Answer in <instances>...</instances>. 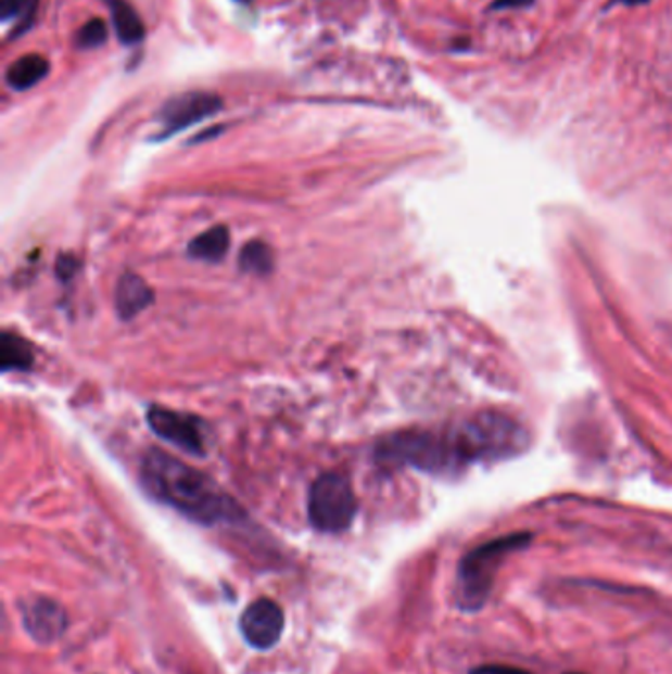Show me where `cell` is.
Returning a JSON list of instances; mask_svg holds the SVG:
<instances>
[{
    "label": "cell",
    "instance_id": "16",
    "mask_svg": "<svg viewBox=\"0 0 672 674\" xmlns=\"http://www.w3.org/2000/svg\"><path fill=\"white\" fill-rule=\"evenodd\" d=\"M107 24L101 18H93V21L84 24L75 34V48L93 50V48H99V46L107 42Z\"/></svg>",
    "mask_w": 672,
    "mask_h": 674
},
{
    "label": "cell",
    "instance_id": "3",
    "mask_svg": "<svg viewBox=\"0 0 672 674\" xmlns=\"http://www.w3.org/2000/svg\"><path fill=\"white\" fill-rule=\"evenodd\" d=\"M531 541H533L531 533H512L476 546L468 555H464L459 560L454 592L459 610L468 613L480 611L490 599L495 574L505 562V558L517 550H523Z\"/></svg>",
    "mask_w": 672,
    "mask_h": 674
},
{
    "label": "cell",
    "instance_id": "2",
    "mask_svg": "<svg viewBox=\"0 0 672 674\" xmlns=\"http://www.w3.org/2000/svg\"><path fill=\"white\" fill-rule=\"evenodd\" d=\"M383 460L405 463L434 475H456L473 463L461 429L410 430L384 440L379 446Z\"/></svg>",
    "mask_w": 672,
    "mask_h": 674
},
{
    "label": "cell",
    "instance_id": "8",
    "mask_svg": "<svg viewBox=\"0 0 672 674\" xmlns=\"http://www.w3.org/2000/svg\"><path fill=\"white\" fill-rule=\"evenodd\" d=\"M241 635L256 651L272 649L284 632V611L275 599L258 598L246 606L239 620Z\"/></svg>",
    "mask_w": 672,
    "mask_h": 674
},
{
    "label": "cell",
    "instance_id": "20",
    "mask_svg": "<svg viewBox=\"0 0 672 674\" xmlns=\"http://www.w3.org/2000/svg\"><path fill=\"white\" fill-rule=\"evenodd\" d=\"M651 0H613V4H625V7H637V4H647Z\"/></svg>",
    "mask_w": 672,
    "mask_h": 674
},
{
    "label": "cell",
    "instance_id": "12",
    "mask_svg": "<svg viewBox=\"0 0 672 674\" xmlns=\"http://www.w3.org/2000/svg\"><path fill=\"white\" fill-rule=\"evenodd\" d=\"M113 16V28L117 38L125 46L142 42L144 38V24L139 18L137 11L128 4L127 0H103Z\"/></svg>",
    "mask_w": 672,
    "mask_h": 674
},
{
    "label": "cell",
    "instance_id": "5",
    "mask_svg": "<svg viewBox=\"0 0 672 674\" xmlns=\"http://www.w3.org/2000/svg\"><path fill=\"white\" fill-rule=\"evenodd\" d=\"M357 514V497L352 482L338 473H321L308 493V519L320 533L338 535L352 526Z\"/></svg>",
    "mask_w": 672,
    "mask_h": 674
},
{
    "label": "cell",
    "instance_id": "15",
    "mask_svg": "<svg viewBox=\"0 0 672 674\" xmlns=\"http://www.w3.org/2000/svg\"><path fill=\"white\" fill-rule=\"evenodd\" d=\"M241 268L245 272H253V275H267L272 268V255H270V249L261 241H251L249 245L243 246L241 251Z\"/></svg>",
    "mask_w": 672,
    "mask_h": 674
},
{
    "label": "cell",
    "instance_id": "19",
    "mask_svg": "<svg viewBox=\"0 0 672 674\" xmlns=\"http://www.w3.org/2000/svg\"><path fill=\"white\" fill-rule=\"evenodd\" d=\"M533 2L534 0H493L491 9L493 11H512V9H524Z\"/></svg>",
    "mask_w": 672,
    "mask_h": 674
},
{
    "label": "cell",
    "instance_id": "10",
    "mask_svg": "<svg viewBox=\"0 0 672 674\" xmlns=\"http://www.w3.org/2000/svg\"><path fill=\"white\" fill-rule=\"evenodd\" d=\"M154 300V294L144 280L128 272L118 280L115 290V308L123 320H130L137 314L149 308L150 302Z\"/></svg>",
    "mask_w": 672,
    "mask_h": 674
},
{
    "label": "cell",
    "instance_id": "11",
    "mask_svg": "<svg viewBox=\"0 0 672 674\" xmlns=\"http://www.w3.org/2000/svg\"><path fill=\"white\" fill-rule=\"evenodd\" d=\"M50 74V62L40 54L22 55L7 69V84L14 91H26L38 86Z\"/></svg>",
    "mask_w": 672,
    "mask_h": 674
},
{
    "label": "cell",
    "instance_id": "22",
    "mask_svg": "<svg viewBox=\"0 0 672 674\" xmlns=\"http://www.w3.org/2000/svg\"><path fill=\"white\" fill-rule=\"evenodd\" d=\"M566 674H580V673H566Z\"/></svg>",
    "mask_w": 672,
    "mask_h": 674
},
{
    "label": "cell",
    "instance_id": "7",
    "mask_svg": "<svg viewBox=\"0 0 672 674\" xmlns=\"http://www.w3.org/2000/svg\"><path fill=\"white\" fill-rule=\"evenodd\" d=\"M224 107L221 97L214 93H203V91H192L182 96L172 97L164 107L161 109L162 132L159 139H168L172 135L188 129L192 125L202 123L205 118L214 117Z\"/></svg>",
    "mask_w": 672,
    "mask_h": 674
},
{
    "label": "cell",
    "instance_id": "14",
    "mask_svg": "<svg viewBox=\"0 0 672 674\" xmlns=\"http://www.w3.org/2000/svg\"><path fill=\"white\" fill-rule=\"evenodd\" d=\"M34 364V354L30 343L22 340L21 335L7 332L2 335V371H26Z\"/></svg>",
    "mask_w": 672,
    "mask_h": 674
},
{
    "label": "cell",
    "instance_id": "6",
    "mask_svg": "<svg viewBox=\"0 0 672 674\" xmlns=\"http://www.w3.org/2000/svg\"><path fill=\"white\" fill-rule=\"evenodd\" d=\"M150 429L156 436L176 448L183 449L192 456H205L207 432L205 422L193 415L170 410V408L152 407L147 415Z\"/></svg>",
    "mask_w": 672,
    "mask_h": 674
},
{
    "label": "cell",
    "instance_id": "13",
    "mask_svg": "<svg viewBox=\"0 0 672 674\" xmlns=\"http://www.w3.org/2000/svg\"><path fill=\"white\" fill-rule=\"evenodd\" d=\"M229 243H231V237H229L227 227L217 225L214 229L195 237L188 246V253H190V257L207 260V263H217L227 255Z\"/></svg>",
    "mask_w": 672,
    "mask_h": 674
},
{
    "label": "cell",
    "instance_id": "4",
    "mask_svg": "<svg viewBox=\"0 0 672 674\" xmlns=\"http://www.w3.org/2000/svg\"><path fill=\"white\" fill-rule=\"evenodd\" d=\"M459 427L473 463L509 460L529 446L527 430L517 420L495 410L480 412L464 420Z\"/></svg>",
    "mask_w": 672,
    "mask_h": 674
},
{
    "label": "cell",
    "instance_id": "17",
    "mask_svg": "<svg viewBox=\"0 0 672 674\" xmlns=\"http://www.w3.org/2000/svg\"><path fill=\"white\" fill-rule=\"evenodd\" d=\"M38 0H0V16L2 21L22 18L21 28H26L34 18Z\"/></svg>",
    "mask_w": 672,
    "mask_h": 674
},
{
    "label": "cell",
    "instance_id": "9",
    "mask_svg": "<svg viewBox=\"0 0 672 674\" xmlns=\"http://www.w3.org/2000/svg\"><path fill=\"white\" fill-rule=\"evenodd\" d=\"M21 610L26 632L40 645L58 641L67 630V613L55 599L43 596L26 599L22 601Z\"/></svg>",
    "mask_w": 672,
    "mask_h": 674
},
{
    "label": "cell",
    "instance_id": "18",
    "mask_svg": "<svg viewBox=\"0 0 672 674\" xmlns=\"http://www.w3.org/2000/svg\"><path fill=\"white\" fill-rule=\"evenodd\" d=\"M470 674H533L531 671H524L519 666L511 664H480L476 669H471Z\"/></svg>",
    "mask_w": 672,
    "mask_h": 674
},
{
    "label": "cell",
    "instance_id": "21",
    "mask_svg": "<svg viewBox=\"0 0 672 674\" xmlns=\"http://www.w3.org/2000/svg\"><path fill=\"white\" fill-rule=\"evenodd\" d=\"M237 2H251V0H237Z\"/></svg>",
    "mask_w": 672,
    "mask_h": 674
},
{
    "label": "cell",
    "instance_id": "1",
    "mask_svg": "<svg viewBox=\"0 0 672 674\" xmlns=\"http://www.w3.org/2000/svg\"><path fill=\"white\" fill-rule=\"evenodd\" d=\"M142 483L159 501L200 524L236 523L243 509L203 471L162 449H150L142 461Z\"/></svg>",
    "mask_w": 672,
    "mask_h": 674
}]
</instances>
